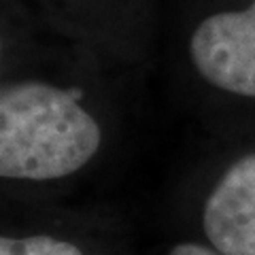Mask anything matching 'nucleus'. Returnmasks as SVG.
<instances>
[{
	"label": "nucleus",
	"instance_id": "f257e3e1",
	"mask_svg": "<svg viewBox=\"0 0 255 255\" xmlns=\"http://www.w3.org/2000/svg\"><path fill=\"white\" fill-rule=\"evenodd\" d=\"M102 128L75 87L13 79L0 90V174L13 181H55L96 157Z\"/></svg>",
	"mask_w": 255,
	"mask_h": 255
},
{
	"label": "nucleus",
	"instance_id": "f03ea898",
	"mask_svg": "<svg viewBox=\"0 0 255 255\" xmlns=\"http://www.w3.org/2000/svg\"><path fill=\"white\" fill-rule=\"evenodd\" d=\"M183 34L187 62L202 83L255 100V0H204Z\"/></svg>",
	"mask_w": 255,
	"mask_h": 255
},
{
	"label": "nucleus",
	"instance_id": "7ed1b4c3",
	"mask_svg": "<svg viewBox=\"0 0 255 255\" xmlns=\"http://www.w3.org/2000/svg\"><path fill=\"white\" fill-rule=\"evenodd\" d=\"M204 232L223 255H255V151L236 157L213 185Z\"/></svg>",
	"mask_w": 255,
	"mask_h": 255
},
{
	"label": "nucleus",
	"instance_id": "20e7f679",
	"mask_svg": "<svg viewBox=\"0 0 255 255\" xmlns=\"http://www.w3.org/2000/svg\"><path fill=\"white\" fill-rule=\"evenodd\" d=\"M41 21L81 41L153 34L155 0H30Z\"/></svg>",
	"mask_w": 255,
	"mask_h": 255
},
{
	"label": "nucleus",
	"instance_id": "39448f33",
	"mask_svg": "<svg viewBox=\"0 0 255 255\" xmlns=\"http://www.w3.org/2000/svg\"><path fill=\"white\" fill-rule=\"evenodd\" d=\"M0 255H83L73 243L51 236H26L2 238Z\"/></svg>",
	"mask_w": 255,
	"mask_h": 255
},
{
	"label": "nucleus",
	"instance_id": "423d86ee",
	"mask_svg": "<svg viewBox=\"0 0 255 255\" xmlns=\"http://www.w3.org/2000/svg\"><path fill=\"white\" fill-rule=\"evenodd\" d=\"M168 255H223L217 249H209V247H202V245H196V243H183L177 245Z\"/></svg>",
	"mask_w": 255,
	"mask_h": 255
}]
</instances>
